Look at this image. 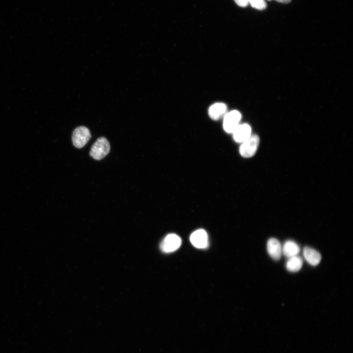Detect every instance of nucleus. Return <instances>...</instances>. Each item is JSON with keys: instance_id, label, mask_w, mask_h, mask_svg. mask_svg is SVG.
<instances>
[{"instance_id": "f257e3e1", "label": "nucleus", "mask_w": 353, "mask_h": 353, "mask_svg": "<svg viewBox=\"0 0 353 353\" xmlns=\"http://www.w3.org/2000/svg\"><path fill=\"white\" fill-rule=\"evenodd\" d=\"M110 149L109 141L105 137H101L92 146L90 155L96 160H101L109 153Z\"/></svg>"}, {"instance_id": "f03ea898", "label": "nucleus", "mask_w": 353, "mask_h": 353, "mask_svg": "<svg viewBox=\"0 0 353 353\" xmlns=\"http://www.w3.org/2000/svg\"><path fill=\"white\" fill-rule=\"evenodd\" d=\"M259 143V138L257 135L251 136L248 139L241 143L239 153L244 157H253L256 153Z\"/></svg>"}, {"instance_id": "7ed1b4c3", "label": "nucleus", "mask_w": 353, "mask_h": 353, "mask_svg": "<svg viewBox=\"0 0 353 353\" xmlns=\"http://www.w3.org/2000/svg\"><path fill=\"white\" fill-rule=\"evenodd\" d=\"M92 137L89 129L84 126H80L75 129L72 135V142L77 148L84 147Z\"/></svg>"}, {"instance_id": "20e7f679", "label": "nucleus", "mask_w": 353, "mask_h": 353, "mask_svg": "<svg viewBox=\"0 0 353 353\" xmlns=\"http://www.w3.org/2000/svg\"><path fill=\"white\" fill-rule=\"evenodd\" d=\"M182 244V239L177 235L171 234L167 235L160 244L161 250L169 253L178 250Z\"/></svg>"}, {"instance_id": "39448f33", "label": "nucleus", "mask_w": 353, "mask_h": 353, "mask_svg": "<svg viewBox=\"0 0 353 353\" xmlns=\"http://www.w3.org/2000/svg\"><path fill=\"white\" fill-rule=\"evenodd\" d=\"M241 116L237 111H232L224 116L223 128L228 133H233L239 125Z\"/></svg>"}, {"instance_id": "423d86ee", "label": "nucleus", "mask_w": 353, "mask_h": 353, "mask_svg": "<svg viewBox=\"0 0 353 353\" xmlns=\"http://www.w3.org/2000/svg\"><path fill=\"white\" fill-rule=\"evenodd\" d=\"M192 244L199 249H204L208 246V235L203 229L198 230L194 232L190 237Z\"/></svg>"}, {"instance_id": "0eeeda50", "label": "nucleus", "mask_w": 353, "mask_h": 353, "mask_svg": "<svg viewBox=\"0 0 353 353\" xmlns=\"http://www.w3.org/2000/svg\"><path fill=\"white\" fill-rule=\"evenodd\" d=\"M233 134L235 141L241 143L251 136V128L247 124L239 125Z\"/></svg>"}, {"instance_id": "6e6552de", "label": "nucleus", "mask_w": 353, "mask_h": 353, "mask_svg": "<svg viewBox=\"0 0 353 353\" xmlns=\"http://www.w3.org/2000/svg\"><path fill=\"white\" fill-rule=\"evenodd\" d=\"M267 250L270 256L275 260H279L282 255V246L276 238H271L268 242Z\"/></svg>"}, {"instance_id": "1a4fd4ad", "label": "nucleus", "mask_w": 353, "mask_h": 353, "mask_svg": "<svg viewBox=\"0 0 353 353\" xmlns=\"http://www.w3.org/2000/svg\"><path fill=\"white\" fill-rule=\"evenodd\" d=\"M303 255L306 261L312 266H316L321 260V254L316 250L309 247L303 249Z\"/></svg>"}, {"instance_id": "9d476101", "label": "nucleus", "mask_w": 353, "mask_h": 353, "mask_svg": "<svg viewBox=\"0 0 353 353\" xmlns=\"http://www.w3.org/2000/svg\"><path fill=\"white\" fill-rule=\"evenodd\" d=\"M227 108L222 103H217L212 105L209 111L210 118L215 120H218L226 115Z\"/></svg>"}, {"instance_id": "9b49d317", "label": "nucleus", "mask_w": 353, "mask_h": 353, "mask_svg": "<svg viewBox=\"0 0 353 353\" xmlns=\"http://www.w3.org/2000/svg\"><path fill=\"white\" fill-rule=\"evenodd\" d=\"M300 251L299 245L293 240L287 241L282 247V254L288 258L297 255Z\"/></svg>"}, {"instance_id": "f8f14e48", "label": "nucleus", "mask_w": 353, "mask_h": 353, "mask_svg": "<svg viewBox=\"0 0 353 353\" xmlns=\"http://www.w3.org/2000/svg\"><path fill=\"white\" fill-rule=\"evenodd\" d=\"M303 266V260L302 258L295 255L289 258L286 263V268L287 270L292 273L299 272Z\"/></svg>"}, {"instance_id": "ddd939ff", "label": "nucleus", "mask_w": 353, "mask_h": 353, "mask_svg": "<svg viewBox=\"0 0 353 353\" xmlns=\"http://www.w3.org/2000/svg\"><path fill=\"white\" fill-rule=\"evenodd\" d=\"M249 4L253 8L258 10H263L267 7L265 0H249Z\"/></svg>"}, {"instance_id": "4468645a", "label": "nucleus", "mask_w": 353, "mask_h": 353, "mask_svg": "<svg viewBox=\"0 0 353 353\" xmlns=\"http://www.w3.org/2000/svg\"><path fill=\"white\" fill-rule=\"evenodd\" d=\"M236 4L240 7H246L249 4V0H234Z\"/></svg>"}, {"instance_id": "2eb2a0df", "label": "nucleus", "mask_w": 353, "mask_h": 353, "mask_svg": "<svg viewBox=\"0 0 353 353\" xmlns=\"http://www.w3.org/2000/svg\"><path fill=\"white\" fill-rule=\"evenodd\" d=\"M275 1L281 3L288 4L290 3L292 0H275Z\"/></svg>"}, {"instance_id": "dca6fc26", "label": "nucleus", "mask_w": 353, "mask_h": 353, "mask_svg": "<svg viewBox=\"0 0 353 353\" xmlns=\"http://www.w3.org/2000/svg\"><path fill=\"white\" fill-rule=\"evenodd\" d=\"M269 1H270V0H269Z\"/></svg>"}]
</instances>
